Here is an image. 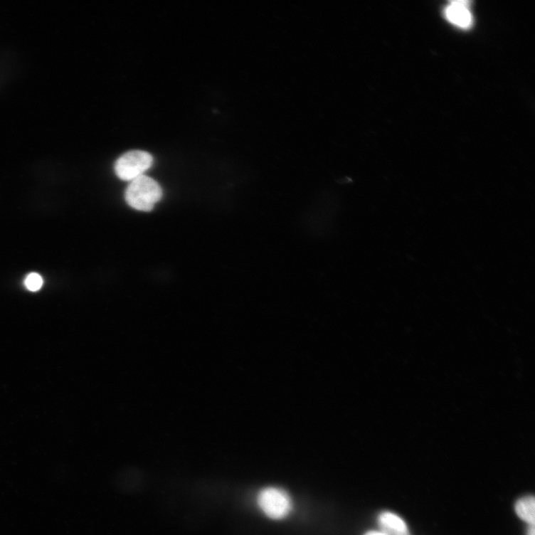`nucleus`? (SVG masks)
I'll list each match as a JSON object with an SVG mask.
<instances>
[{"label": "nucleus", "instance_id": "nucleus-1", "mask_svg": "<svg viewBox=\"0 0 535 535\" xmlns=\"http://www.w3.org/2000/svg\"><path fill=\"white\" fill-rule=\"evenodd\" d=\"M162 197V190L157 181L142 175L130 181L126 192L127 204L139 211H152Z\"/></svg>", "mask_w": 535, "mask_h": 535}, {"label": "nucleus", "instance_id": "nucleus-2", "mask_svg": "<svg viewBox=\"0 0 535 535\" xmlns=\"http://www.w3.org/2000/svg\"><path fill=\"white\" fill-rule=\"evenodd\" d=\"M154 158L142 150H132L122 155L115 164V171L120 179L132 181L152 167Z\"/></svg>", "mask_w": 535, "mask_h": 535}, {"label": "nucleus", "instance_id": "nucleus-3", "mask_svg": "<svg viewBox=\"0 0 535 535\" xmlns=\"http://www.w3.org/2000/svg\"><path fill=\"white\" fill-rule=\"evenodd\" d=\"M258 504L263 512L273 520L286 517L292 509V502L288 494L274 487L262 490L258 497Z\"/></svg>", "mask_w": 535, "mask_h": 535}, {"label": "nucleus", "instance_id": "nucleus-4", "mask_svg": "<svg viewBox=\"0 0 535 535\" xmlns=\"http://www.w3.org/2000/svg\"><path fill=\"white\" fill-rule=\"evenodd\" d=\"M446 18L461 28H468L472 24V16L468 9V2L453 1L445 9Z\"/></svg>", "mask_w": 535, "mask_h": 535}, {"label": "nucleus", "instance_id": "nucleus-5", "mask_svg": "<svg viewBox=\"0 0 535 535\" xmlns=\"http://www.w3.org/2000/svg\"><path fill=\"white\" fill-rule=\"evenodd\" d=\"M379 526L381 532L384 535H409L404 521L391 512H384L380 515Z\"/></svg>", "mask_w": 535, "mask_h": 535}, {"label": "nucleus", "instance_id": "nucleus-6", "mask_svg": "<svg viewBox=\"0 0 535 535\" xmlns=\"http://www.w3.org/2000/svg\"><path fill=\"white\" fill-rule=\"evenodd\" d=\"M534 497L526 496L517 501L515 512L518 517L530 525H534Z\"/></svg>", "mask_w": 535, "mask_h": 535}, {"label": "nucleus", "instance_id": "nucleus-7", "mask_svg": "<svg viewBox=\"0 0 535 535\" xmlns=\"http://www.w3.org/2000/svg\"><path fill=\"white\" fill-rule=\"evenodd\" d=\"M25 286L31 292L39 291L43 284V277L38 273H31L25 279Z\"/></svg>", "mask_w": 535, "mask_h": 535}, {"label": "nucleus", "instance_id": "nucleus-8", "mask_svg": "<svg viewBox=\"0 0 535 535\" xmlns=\"http://www.w3.org/2000/svg\"><path fill=\"white\" fill-rule=\"evenodd\" d=\"M365 535H384L381 531H369L367 532Z\"/></svg>", "mask_w": 535, "mask_h": 535}, {"label": "nucleus", "instance_id": "nucleus-9", "mask_svg": "<svg viewBox=\"0 0 535 535\" xmlns=\"http://www.w3.org/2000/svg\"><path fill=\"white\" fill-rule=\"evenodd\" d=\"M527 535H535L534 525H531V527L529 528L528 531Z\"/></svg>", "mask_w": 535, "mask_h": 535}]
</instances>
